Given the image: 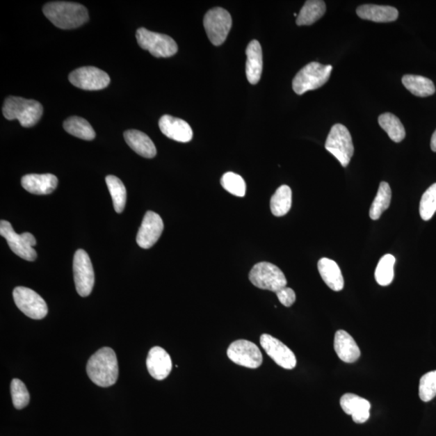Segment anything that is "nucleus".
I'll return each instance as SVG.
<instances>
[{"label": "nucleus", "instance_id": "2", "mask_svg": "<svg viewBox=\"0 0 436 436\" xmlns=\"http://www.w3.org/2000/svg\"><path fill=\"white\" fill-rule=\"evenodd\" d=\"M43 13L55 26L72 29L88 21V13L83 5L65 1L50 2L45 5Z\"/></svg>", "mask_w": 436, "mask_h": 436}, {"label": "nucleus", "instance_id": "29", "mask_svg": "<svg viewBox=\"0 0 436 436\" xmlns=\"http://www.w3.org/2000/svg\"><path fill=\"white\" fill-rule=\"evenodd\" d=\"M378 123L394 143H401L405 137V130L400 120L389 113L380 115Z\"/></svg>", "mask_w": 436, "mask_h": 436}, {"label": "nucleus", "instance_id": "11", "mask_svg": "<svg viewBox=\"0 0 436 436\" xmlns=\"http://www.w3.org/2000/svg\"><path fill=\"white\" fill-rule=\"evenodd\" d=\"M13 298L19 309L30 318L42 319L48 314L46 302L32 289L17 287L13 290Z\"/></svg>", "mask_w": 436, "mask_h": 436}, {"label": "nucleus", "instance_id": "27", "mask_svg": "<svg viewBox=\"0 0 436 436\" xmlns=\"http://www.w3.org/2000/svg\"><path fill=\"white\" fill-rule=\"evenodd\" d=\"M292 207V190L287 185L280 186L271 199V211L275 217L286 215Z\"/></svg>", "mask_w": 436, "mask_h": 436}, {"label": "nucleus", "instance_id": "32", "mask_svg": "<svg viewBox=\"0 0 436 436\" xmlns=\"http://www.w3.org/2000/svg\"><path fill=\"white\" fill-rule=\"evenodd\" d=\"M396 259L394 255L387 254L380 259L375 272V278L382 286H388L394 278V264Z\"/></svg>", "mask_w": 436, "mask_h": 436}, {"label": "nucleus", "instance_id": "23", "mask_svg": "<svg viewBox=\"0 0 436 436\" xmlns=\"http://www.w3.org/2000/svg\"><path fill=\"white\" fill-rule=\"evenodd\" d=\"M124 137L129 147L141 156L152 159L156 155V147L147 134L138 130L131 129L124 132Z\"/></svg>", "mask_w": 436, "mask_h": 436}, {"label": "nucleus", "instance_id": "17", "mask_svg": "<svg viewBox=\"0 0 436 436\" xmlns=\"http://www.w3.org/2000/svg\"><path fill=\"white\" fill-rule=\"evenodd\" d=\"M147 367L150 376L155 380L166 379L172 370V360L163 348L154 347L150 350Z\"/></svg>", "mask_w": 436, "mask_h": 436}, {"label": "nucleus", "instance_id": "5", "mask_svg": "<svg viewBox=\"0 0 436 436\" xmlns=\"http://www.w3.org/2000/svg\"><path fill=\"white\" fill-rule=\"evenodd\" d=\"M325 147L333 154L343 167L348 166L353 156L354 145L347 127L341 124L333 125L325 142Z\"/></svg>", "mask_w": 436, "mask_h": 436}, {"label": "nucleus", "instance_id": "21", "mask_svg": "<svg viewBox=\"0 0 436 436\" xmlns=\"http://www.w3.org/2000/svg\"><path fill=\"white\" fill-rule=\"evenodd\" d=\"M248 60L245 63V74L248 82L257 84L263 72V52L261 46L257 40L248 44L245 49Z\"/></svg>", "mask_w": 436, "mask_h": 436}, {"label": "nucleus", "instance_id": "1", "mask_svg": "<svg viewBox=\"0 0 436 436\" xmlns=\"http://www.w3.org/2000/svg\"><path fill=\"white\" fill-rule=\"evenodd\" d=\"M87 373L89 378L98 387H112L117 382L119 375L116 353L108 347L100 348L90 357Z\"/></svg>", "mask_w": 436, "mask_h": 436}, {"label": "nucleus", "instance_id": "31", "mask_svg": "<svg viewBox=\"0 0 436 436\" xmlns=\"http://www.w3.org/2000/svg\"><path fill=\"white\" fill-rule=\"evenodd\" d=\"M391 188L387 182L380 184L377 195L370 208L369 216L371 219L378 220L382 213L389 207L391 202Z\"/></svg>", "mask_w": 436, "mask_h": 436}, {"label": "nucleus", "instance_id": "14", "mask_svg": "<svg viewBox=\"0 0 436 436\" xmlns=\"http://www.w3.org/2000/svg\"><path fill=\"white\" fill-rule=\"evenodd\" d=\"M260 345L271 359L284 369H293L297 366V358L293 350L282 341L268 334L260 337Z\"/></svg>", "mask_w": 436, "mask_h": 436}, {"label": "nucleus", "instance_id": "28", "mask_svg": "<svg viewBox=\"0 0 436 436\" xmlns=\"http://www.w3.org/2000/svg\"><path fill=\"white\" fill-rule=\"evenodd\" d=\"M64 129L73 136L91 141L96 137V133L91 124L82 118L72 117L63 123Z\"/></svg>", "mask_w": 436, "mask_h": 436}, {"label": "nucleus", "instance_id": "7", "mask_svg": "<svg viewBox=\"0 0 436 436\" xmlns=\"http://www.w3.org/2000/svg\"><path fill=\"white\" fill-rule=\"evenodd\" d=\"M0 234L5 239L13 252L27 261H34L38 254L33 247L37 245L36 239L30 233L18 234L13 229L11 223L1 220L0 222Z\"/></svg>", "mask_w": 436, "mask_h": 436}, {"label": "nucleus", "instance_id": "6", "mask_svg": "<svg viewBox=\"0 0 436 436\" xmlns=\"http://www.w3.org/2000/svg\"><path fill=\"white\" fill-rule=\"evenodd\" d=\"M249 280L255 287L274 293L287 285V280L282 271L268 262L255 264L250 272Z\"/></svg>", "mask_w": 436, "mask_h": 436}, {"label": "nucleus", "instance_id": "33", "mask_svg": "<svg viewBox=\"0 0 436 436\" xmlns=\"http://www.w3.org/2000/svg\"><path fill=\"white\" fill-rule=\"evenodd\" d=\"M220 184L225 190L239 197H243L245 194V183L241 175L234 172H227L220 179Z\"/></svg>", "mask_w": 436, "mask_h": 436}, {"label": "nucleus", "instance_id": "26", "mask_svg": "<svg viewBox=\"0 0 436 436\" xmlns=\"http://www.w3.org/2000/svg\"><path fill=\"white\" fill-rule=\"evenodd\" d=\"M325 3L321 0H309L305 2L303 8L300 9L297 18V24L312 25L323 17L325 13Z\"/></svg>", "mask_w": 436, "mask_h": 436}, {"label": "nucleus", "instance_id": "19", "mask_svg": "<svg viewBox=\"0 0 436 436\" xmlns=\"http://www.w3.org/2000/svg\"><path fill=\"white\" fill-rule=\"evenodd\" d=\"M58 180L52 174H29L22 179L23 188L35 195H48L56 189Z\"/></svg>", "mask_w": 436, "mask_h": 436}, {"label": "nucleus", "instance_id": "18", "mask_svg": "<svg viewBox=\"0 0 436 436\" xmlns=\"http://www.w3.org/2000/svg\"><path fill=\"white\" fill-rule=\"evenodd\" d=\"M340 405L346 414L352 415L355 423H364L370 417V403L357 394H345L340 399Z\"/></svg>", "mask_w": 436, "mask_h": 436}, {"label": "nucleus", "instance_id": "4", "mask_svg": "<svg viewBox=\"0 0 436 436\" xmlns=\"http://www.w3.org/2000/svg\"><path fill=\"white\" fill-rule=\"evenodd\" d=\"M332 72V66L310 63L296 74L293 80V89L295 93L303 95L312 90L318 89L327 83Z\"/></svg>", "mask_w": 436, "mask_h": 436}, {"label": "nucleus", "instance_id": "38", "mask_svg": "<svg viewBox=\"0 0 436 436\" xmlns=\"http://www.w3.org/2000/svg\"><path fill=\"white\" fill-rule=\"evenodd\" d=\"M430 148L434 152H436V130L433 135L432 141H430Z\"/></svg>", "mask_w": 436, "mask_h": 436}, {"label": "nucleus", "instance_id": "10", "mask_svg": "<svg viewBox=\"0 0 436 436\" xmlns=\"http://www.w3.org/2000/svg\"><path fill=\"white\" fill-rule=\"evenodd\" d=\"M75 287L81 297H88L95 284V273L91 259L83 249L74 254L73 262Z\"/></svg>", "mask_w": 436, "mask_h": 436}, {"label": "nucleus", "instance_id": "12", "mask_svg": "<svg viewBox=\"0 0 436 436\" xmlns=\"http://www.w3.org/2000/svg\"><path fill=\"white\" fill-rule=\"evenodd\" d=\"M227 357L232 362L248 369H258L263 363L261 350L250 341H234L227 350Z\"/></svg>", "mask_w": 436, "mask_h": 436}, {"label": "nucleus", "instance_id": "24", "mask_svg": "<svg viewBox=\"0 0 436 436\" xmlns=\"http://www.w3.org/2000/svg\"><path fill=\"white\" fill-rule=\"evenodd\" d=\"M318 268L321 277L330 289L335 292L343 290L344 280L337 263L332 259L323 258L318 261Z\"/></svg>", "mask_w": 436, "mask_h": 436}, {"label": "nucleus", "instance_id": "30", "mask_svg": "<svg viewBox=\"0 0 436 436\" xmlns=\"http://www.w3.org/2000/svg\"><path fill=\"white\" fill-rule=\"evenodd\" d=\"M107 186L113 199L115 211L121 213L127 204V193L122 180L115 175H108L106 179Z\"/></svg>", "mask_w": 436, "mask_h": 436}, {"label": "nucleus", "instance_id": "37", "mask_svg": "<svg viewBox=\"0 0 436 436\" xmlns=\"http://www.w3.org/2000/svg\"><path fill=\"white\" fill-rule=\"evenodd\" d=\"M275 293H277L280 302L284 305V307H292V305L295 302L296 293L291 288L284 287L282 289H280L278 292Z\"/></svg>", "mask_w": 436, "mask_h": 436}, {"label": "nucleus", "instance_id": "8", "mask_svg": "<svg viewBox=\"0 0 436 436\" xmlns=\"http://www.w3.org/2000/svg\"><path fill=\"white\" fill-rule=\"evenodd\" d=\"M140 47L156 58H169L178 51V46L174 40L168 35L149 31L141 28L136 33Z\"/></svg>", "mask_w": 436, "mask_h": 436}, {"label": "nucleus", "instance_id": "3", "mask_svg": "<svg viewBox=\"0 0 436 436\" xmlns=\"http://www.w3.org/2000/svg\"><path fill=\"white\" fill-rule=\"evenodd\" d=\"M5 118L13 121L18 120L23 127H33L42 117L43 107L41 103L34 99L18 97H9L5 100L3 107Z\"/></svg>", "mask_w": 436, "mask_h": 436}, {"label": "nucleus", "instance_id": "36", "mask_svg": "<svg viewBox=\"0 0 436 436\" xmlns=\"http://www.w3.org/2000/svg\"><path fill=\"white\" fill-rule=\"evenodd\" d=\"M11 394L15 408L22 410L27 407L30 401V395L26 387L21 380H13Z\"/></svg>", "mask_w": 436, "mask_h": 436}, {"label": "nucleus", "instance_id": "20", "mask_svg": "<svg viewBox=\"0 0 436 436\" xmlns=\"http://www.w3.org/2000/svg\"><path fill=\"white\" fill-rule=\"evenodd\" d=\"M334 348L339 358L345 363L352 364L360 357V350L357 342L344 330L334 334Z\"/></svg>", "mask_w": 436, "mask_h": 436}, {"label": "nucleus", "instance_id": "34", "mask_svg": "<svg viewBox=\"0 0 436 436\" xmlns=\"http://www.w3.org/2000/svg\"><path fill=\"white\" fill-rule=\"evenodd\" d=\"M436 212V183L426 191L421 199L419 205L420 216L424 220H429Z\"/></svg>", "mask_w": 436, "mask_h": 436}, {"label": "nucleus", "instance_id": "16", "mask_svg": "<svg viewBox=\"0 0 436 436\" xmlns=\"http://www.w3.org/2000/svg\"><path fill=\"white\" fill-rule=\"evenodd\" d=\"M160 130L170 139L179 143H188L193 137L191 127L182 119L164 115L159 120Z\"/></svg>", "mask_w": 436, "mask_h": 436}, {"label": "nucleus", "instance_id": "22", "mask_svg": "<svg viewBox=\"0 0 436 436\" xmlns=\"http://www.w3.org/2000/svg\"><path fill=\"white\" fill-rule=\"evenodd\" d=\"M357 13L360 18L378 23L395 22L398 17L397 9L390 6H382V5H362L357 8Z\"/></svg>", "mask_w": 436, "mask_h": 436}, {"label": "nucleus", "instance_id": "35", "mask_svg": "<svg viewBox=\"0 0 436 436\" xmlns=\"http://www.w3.org/2000/svg\"><path fill=\"white\" fill-rule=\"evenodd\" d=\"M419 398L424 403L430 402L436 396V370L427 373L420 379Z\"/></svg>", "mask_w": 436, "mask_h": 436}, {"label": "nucleus", "instance_id": "9", "mask_svg": "<svg viewBox=\"0 0 436 436\" xmlns=\"http://www.w3.org/2000/svg\"><path fill=\"white\" fill-rule=\"evenodd\" d=\"M204 27L209 41L214 46H220L225 42L232 29V16L222 8L210 9L204 17Z\"/></svg>", "mask_w": 436, "mask_h": 436}, {"label": "nucleus", "instance_id": "15", "mask_svg": "<svg viewBox=\"0 0 436 436\" xmlns=\"http://www.w3.org/2000/svg\"><path fill=\"white\" fill-rule=\"evenodd\" d=\"M164 225L161 217L153 211L145 213L137 234V243L140 248L149 249L158 242L163 232Z\"/></svg>", "mask_w": 436, "mask_h": 436}, {"label": "nucleus", "instance_id": "13", "mask_svg": "<svg viewBox=\"0 0 436 436\" xmlns=\"http://www.w3.org/2000/svg\"><path fill=\"white\" fill-rule=\"evenodd\" d=\"M69 80L74 86L87 91H98L107 88L109 75L97 67H83L70 74Z\"/></svg>", "mask_w": 436, "mask_h": 436}, {"label": "nucleus", "instance_id": "25", "mask_svg": "<svg viewBox=\"0 0 436 436\" xmlns=\"http://www.w3.org/2000/svg\"><path fill=\"white\" fill-rule=\"evenodd\" d=\"M405 88L414 96L427 97L433 96L435 88L432 80L420 75L405 74L402 79Z\"/></svg>", "mask_w": 436, "mask_h": 436}]
</instances>
